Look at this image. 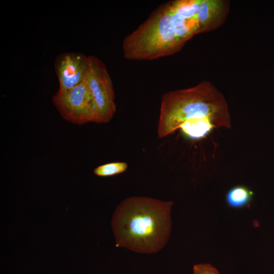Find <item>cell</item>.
<instances>
[{"instance_id":"cell-1","label":"cell","mask_w":274,"mask_h":274,"mask_svg":"<svg viewBox=\"0 0 274 274\" xmlns=\"http://www.w3.org/2000/svg\"><path fill=\"white\" fill-rule=\"evenodd\" d=\"M220 127L231 128L230 116L224 96L209 82L163 95L157 124L159 138L179 129L185 138L200 140Z\"/></svg>"},{"instance_id":"cell-2","label":"cell","mask_w":274,"mask_h":274,"mask_svg":"<svg viewBox=\"0 0 274 274\" xmlns=\"http://www.w3.org/2000/svg\"><path fill=\"white\" fill-rule=\"evenodd\" d=\"M173 201L133 196L116 208L112 228L117 247L144 254L160 251L171 232Z\"/></svg>"},{"instance_id":"cell-3","label":"cell","mask_w":274,"mask_h":274,"mask_svg":"<svg viewBox=\"0 0 274 274\" xmlns=\"http://www.w3.org/2000/svg\"><path fill=\"white\" fill-rule=\"evenodd\" d=\"M186 42L176 35L169 2L153 11L149 17L124 39V57L131 60H150L174 54Z\"/></svg>"},{"instance_id":"cell-4","label":"cell","mask_w":274,"mask_h":274,"mask_svg":"<svg viewBox=\"0 0 274 274\" xmlns=\"http://www.w3.org/2000/svg\"><path fill=\"white\" fill-rule=\"evenodd\" d=\"M89 58L86 82L92 102L93 122L106 123L116 111L113 82L105 64L95 56L89 55Z\"/></svg>"},{"instance_id":"cell-5","label":"cell","mask_w":274,"mask_h":274,"mask_svg":"<svg viewBox=\"0 0 274 274\" xmlns=\"http://www.w3.org/2000/svg\"><path fill=\"white\" fill-rule=\"evenodd\" d=\"M52 102L65 121L77 125L93 121L92 99L86 79L68 90L57 91Z\"/></svg>"},{"instance_id":"cell-6","label":"cell","mask_w":274,"mask_h":274,"mask_svg":"<svg viewBox=\"0 0 274 274\" xmlns=\"http://www.w3.org/2000/svg\"><path fill=\"white\" fill-rule=\"evenodd\" d=\"M59 82L58 91L68 90L83 82L89 68V55L76 52H65L58 55L54 63Z\"/></svg>"},{"instance_id":"cell-7","label":"cell","mask_w":274,"mask_h":274,"mask_svg":"<svg viewBox=\"0 0 274 274\" xmlns=\"http://www.w3.org/2000/svg\"><path fill=\"white\" fill-rule=\"evenodd\" d=\"M229 4L224 0H200L196 15L198 33L211 31L220 26L227 17Z\"/></svg>"},{"instance_id":"cell-8","label":"cell","mask_w":274,"mask_h":274,"mask_svg":"<svg viewBox=\"0 0 274 274\" xmlns=\"http://www.w3.org/2000/svg\"><path fill=\"white\" fill-rule=\"evenodd\" d=\"M254 193L243 185H235L229 189L225 195L227 204L233 209H242L250 206Z\"/></svg>"},{"instance_id":"cell-9","label":"cell","mask_w":274,"mask_h":274,"mask_svg":"<svg viewBox=\"0 0 274 274\" xmlns=\"http://www.w3.org/2000/svg\"><path fill=\"white\" fill-rule=\"evenodd\" d=\"M200 0H177L169 2L172 10L187 20L196 19Z\"/></svg>"},{"instance_id":"cell-10","label":"cell","mask_w":274,"mask_h":274,"mask_svg":"<svg viewBox=\"0 0 274 274\" xmlns=\"http://www.w3.org/2000/svg\"><path fill=\"white\" fill-rule=\"evenodd\" d=\"M125 162H113L98 166L94 169V174L99 177H111L121 174L127 168Z\"/></svg>"},{"instance_id":"cell-11","label":"cell","mask_w":274,"mask_h":274,"mask_svg":"<svg viewBox=\"0 0 274 274\" xmlns=\"http://www.w3.org/2000/svg\"><path fill=\"white\" fill-rule=\"evenodd\" d=\"M193 273L220 274L217 269L209 263H200L194 265Z\"/></svg>"}]
</instances>
